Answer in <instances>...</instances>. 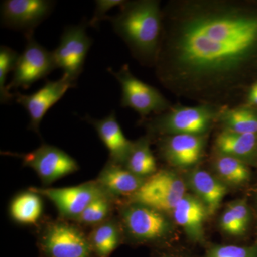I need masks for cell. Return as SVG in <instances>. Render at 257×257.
I'll use <instances>...</instances> for the list:
<instances>
[{
    "instance_id": "1",
    "label": "cell",
    "mask_w": 257,
    "mask_h": 257,
    "mask_svg": "<svg viewBox=\"0 0 257 257\" xmlns=\"http://www.w3.org/2000/svg\"><path fill=\"white\" fill-rule=\"evenodd\" d=\"M167 14L155 65L162 84L189 94L234 89L257 62V8L193 2Z\"/></svg>"
},
{
    "instance_id": "2",
    "label": "cell",
    "mask_w": 257,
    "mask_h": 257,
    "mask_svg": "<svg viewBox=\"0 0 257 257\" xmlns=\"http://www.w3.org/2000/svg\"><path fill=\"white\" fill-rule=\"evenodd\" d=\"M106 20L137 60L146 65H155L163 29L160 2L124 1L119 13Z\"/></svg>"
},
{
    "instance_id": "3",
    "label": "cell",
    "mask_w": 257,
    "mask_h": 257,
    "mask_svg": "<svg viewBox=\"0 0 257 257\" xmlns=\"http://www.w3.org/2000/svg\"><path fill=\"white\" fill-rule=\"evenodd\" d=\"M37 243L47 257H92L88 235L74 221L47 219L37 230Z\"/></svg>"
},
{
    "instance_id": "4",
    "label": "cell",
    "mask_w": 257,
    "mask_h": 257,
    "mask_svg": "<svg viewBox=\"0 0 257 257\" xmlns=\"http://www.w3.org/2000/svg\"><path fill=\"white\" fill-rule=\"evenodd\" d=\"M117 219L123 234L139 242H151L165 238L170 224L164 213L139 203L117 201Z\"/></svg>"
},
{
    "instance_id": "5",
    "label": "cell",
    "mask_w": 257,
    "mask_h": 257,
    "mask_svg": "<svg viewBox=\"0 0 257 257\" xmlns=\"http://www.w3.org/2000/svg\"><path fill=\"white\" fill-rule=\"evenodd\" d=\"M185 194L186 185L179 176L171 171L159 170L145 179L127 202L144 204L165 214L172 212Z\"/></svg>"
},
{
    "instance_id": "6",
    "label": "cell",
    "mask_w": 257,
    "mask_h": 257,
    "mask_svg": "<svg viewBox=\"0 0 257 257\" xmlns=\"http://www.w3.org/2000/svg\"><path fill=\"white\" fill-rule=\"evenodd\" d=\"M216 116V109L209 104L177 106L150 119L148 125L150 130L162 134L204 135Z\"/></svg>"
},
{
    "instance_id": "7",
    "label": "cell",
    "mask_w": 257,
    "mask_h": 257,
    "mask_svg": "<svg viewBox=\"0 0 257 257\" xmlns=\"http://www.w3.org/2000/svg\"><path fill=\"white\" fill-rule=\"evenodd\" d=\"M117 79L121 88V106L136 111L143 117L152 113L162 112L170 107V103L162 93L147 83L137 78L124 64L118 72L108 69Z\"/></svg>"
},
{
    "instance_id": "8",
    "label": "cell",
    "mask_w": 257,
    "mask_h": 257,
    "mask_svg": "<svg viewBox=\"0 0 257 257\" xmlns=\"http://www.w3.org/2000/svg\"><path fill=\"white\" fill-rule=\"evenodd\" d=\"M87 27L85 19L78 25L66 27L58 47L52 51L57 68L62 69L63 74L75 82L82 73L86 57L92 45V38L86 32Z\"/></svg>"
},
{
    "instance_id": "9",
    "label": "cell",
    "mask_w": 257,
    "mask_h": 257,
    "mask_svg": "<svg viewBox=\"0 0 257 257\" xmlns=\"http://www.w3.org/2000/svg\"><path fill=\"white\" fill-rule=\"evenodd\" d=\"M26 45L19 57L8 90L15 88L28 89L34 83L47 77L56 66L53 53L35 40L34 35L25 36Z\"/></svg>"
},
{
    "instance_id": "10",
    "label": "cell",
    "mask_w": 257,
    "mask_h": 257,
    "mask_svg": "<svg viewBox=\"0 0 257 257\" xmlns=\"http://www.w3.org/2000/svg\"><path fill=\"white\" fill-rule=\"evenodd\" d=\"M53 203L60 218L75 221L96 198L107 194L96 181L64 188H30Z\"/></svg>"
},
{
    "instance_id": "11",
    "label": "cell",
    "mask_w": 257,
    "mask_h": 257,
    "mask_svg": "<svg viewBox=\"0 0 257 257\" xmlns=\"http://www.w3.org/2000/svg\"><path fill=\"white\" fill-rule=\"evenodd\" d=\"M23 165L36 172L45 185H50L62 177L79 170L77 161L58 147L43 144L28 154L18 155Z\"/></svg>"
},
{
    "instance_id": "12",
    "label": "cell",
    "mask_w": 257,
    "mask_h": 257,
    "mask_svg": "<svg viewBox=\"0 0 257 257\" xmlns=\"http://www.w3.org/2000/svg\"><path fill=\"white\" fill-rule=\"evenodd\" d=\"M55 4L51 0H5L1 4L2 27L23 32L25 36L34 35L52 14Z\"/></svg>"
},
{
    "instance_id": "13",
    "label": "cell",
    "mask_w": 257,
    "mask_h": 257,
    "mask_svg": "<svg viewBox=\"0 0 257 257\" xmlns=\"http://www.w3.org/2000/svg\"><path fill=\"white\" fill-rule=\"evenodd\" d=\"M76 86L77 82L63 74L57 80H47L43 87L29 95L15 93V100L25 108L30 116L29 130L40 136V124L47 111L62 99L68 89Z\"/></svg>"
},
{
    "instance_id": "14",
    "label": "cell",
    "mask_w": 257,
    "mask_h": 257,
    "mask_svg": "<svg viewBox=\"0 0 257 257\" xmlns=\"http://www.w3.org/2000/svg\"><path fill=\"white\" fill-rule=\"evenodd\" d=\"M84 119L96 130L109 152V160L124 165L133 150L134 143L124 136L114 111L103 119H94L87 114Z\"/></svg>"
},
{
    "instance_id": "15",
    "label": "cell",
    "mask_w": 257,
    "mask_h": 257,
    "mask_svg": "<svg viewBox=\"0 0 257 257\" xmlns=\"http://www.w3.org/2000/svg\"><path fill=\"white\" fill-rule=\"evenodd\" d=\"M204 145V135H171L161 144V151L171 165L189 167L202 158Z\"/></svg>"
},
{
    "instance_id": "16",
    "label": "cell",
    "mask_w": 257,
    "mask_h": 257,
    "mask_svg": "<svg viewBox=\"0 0 257 257\" xmlns=\"http://www.w3.org/2000/svg\"><path fill=\"white\" fill-rule=\"evenodd\" d=\"M145 180L134 175L124 165L109 160L96 181L108 194L117 200L118 197L133 196Z\"/></svg>"
},
{
    "instance_id": "17",
    "label": "cell",
    "mask_w": 257,
    "mask_h": 257,
    "mask_svg": "<svg viewBox=\"0 0 257 257\" xmlns=\"http://www.w3.org/2000/svg\"><path fill=\"white\" fill-rule=\"evenodd\" d=\"M172 214L177 224L192 241L200 242L204 240V223L209 214L200 199L186 194Z\"/></svg>"
},
{
    "instance_id": "18",
    "label": "cell",
    "mask_w": 257,
    "mask_h": 257,
    "mask_svg": "<svg viewBox=\"0 0 257 257\" xmlns=\"http://www.w3.org/2000/svg\"><path fill=\"white\" fill-rule=\"evenodd\" d=\"M219 155L242 161L248 166H257V135L241 134L224 130L216 139Z\"/></svg>"
},
{
    "instance_id": "19",
    "label": "cell",
    "mask_w": 257,
    "mask_h": 257,
    "mask_svg": "<svg viewBox=\"0 0 257 257\" xmlns=\"http://www.w3.org/2000/svg\"><path fill=\"white\" fill-rule=\"evenodd\" d=\"M188 181L196 197L207 208L209 216L214 215L227 193L226 184L207 171L202 170L192 171L189 175Z\"/></svg>"
},
{
    "instance_id": "20",
    "label": "cell",
    "mask_w": 257,
    "mask_h": 257,
    "mask_svg": "<svg viewBox=\"0 0 257 257\" xmlns=\"http://www.w3.org/2000/svg\"><path fill=\"white\" fill-rule=\"evenodd\" d=\"M123 232L117 218L111 216L92 227L88 234L93 252L98 257H109L119 246Z\"/></svg>"
},
{
    "instance_id": "21",
    "label": "cell",
    "mask_w": 257,
    "mask_h": 257,
    "mask_svg": "<svg viewBox=\"0 0 257 257\" xmlns=\"http://www.w3.org/2000/svg\"><path fill=\"white\" fill-rule=\"evenodd\" d=\"M42 196L29 189L15 196L10 205L12 219L21 224H35L43 211Z\"/></svg>"
},
{
    "instance_id": "22",
    "label": "cell",
    "mask_w": 257,
    "mask_h": 257,
    "mask_svg": "<svg viewBox=\"0 0 257 257\" xmlns=\"http://www.w3.org/2000/svg\"><path fill=\"white\" fill-rule=\"evenodd\" d=\"M252 220V212L245 199L230 203L220 219V227L226 234L240 236L246 234Z\"/></svg>"
},
{
    "instance_id": "23",
    "label": "cell",
    "mask_w": 257,
    "mask_h": 257,
    "mask_svg": "<svg viewBox=\"0 0 257 257\" xmlns=\"http://www.w3.org/2000/svg\"><path fill=\"white\" fill-rule=\"evenodd\" d=\"M134 175L147 179L157 172V162L150 147V140L140 139L134 146L124 165Z\"/></svg>"
},
{
    "instance_id": "24",
    "label": "cell",
    "mask_w": 257,
    "mask_h": 257,
    "mask_svg": "<svg viewBox=\"0 0 257 257\" xmlns=\"http://www.w3.org/2000/svg\"><path fill=\"white\" fill-rule=\"evenodd\" d=\"M214 169L219 179L225 184L239 187L251 181L249 166L234 157L219 155L214 162Z\"/></svg>"
},
{
    "instance_id": "25",
    "label": "cell",
    "mask_w": 257,
    "mask_h": 257,
    "mask_svg": "<svg viewBox=\"0 0 257 257\" xmlns=\"http://www.w3.org/2000/svg\"><path fill=\"white\" fill-rule=\"evenodd\" d=\"M225 130L241 134L257 135V111L250 107L226 109L221 114Z\"/></svg>"
},
{
    "instance_id": "26",
    "label": "cell",
    "mask_w": 257,
    "mask_h": 257,
    "mask_svg": "<svg viewBox=\"0 0 257 257\" xmlns=\"http://www.w3.org/2000/svg\"><path fill=\"white\" fill-rule=\"evenodd\" d=\"M117 200L109 194H105L96 198L74 221L80 226L94 227L113 216V211Z\"/></svg>"
},
{
    "instance_id": "27",
    "label": "cell",
    "mask_w": 257,
    "mask_h": 257,
    "mask_svg": "<svg viewBox=\"0 0 257 257\" xmlns=\"http://www.w3.org/2000/svg\"><path fill=\"white\" fill-rule=\"evenodd\" d=\"M20 55L9 47H0V101L2 104H8L14 98V94L8 90L7 78L10 72H13L18 63Z\"/></svg>"
},
{
    "instance_id": "28",
    "label": "cell",
    "mask_w": 257,
    "mask_h": 257,
    "mask_svg": "<svg viewBox=\"0 0 257 257\" xmlns=\"http://www.w3.org/2000/svg\"><path fill=\"white\" fill-rule=\"evenodd\" d=\"M204 257H257V241L251 246H214L208 250Z\"/></svg>"
},
{
    "instance_id": "29",
    "label": "cell",
    "mask_w": 257,
    "mask_h": 257,
    "mask_svg": "<svg viewBox=\"0 0 257 257\" xmlns=\"http://www.w3.org/2000/svg\"><path fill=\"white\" fill-rule=\"evenodd\" d=\"M124 1L122 0H96L95 9L92 18L88 21L89 27L96 28L103 20L108 18V12L114 7L121 6Z\"/></svg>"
},
{
    "instance_id": "30",
    "label": "cell",
    "mask_w": 257,
    "mask_h": 257,
    "mask_svg": "<svg viewBox=\"0 0 257 257\" xmlns=\"http://www.w3.org/2000/svg\"><path fill=\"white\" fill-rule=\"evenodd\" d=\"M247 100L250 105L257 106V82L251 86L248 92Z\"/></svg>"
},
{
    "instance_id": "31",
    "label": "cell",
    "mask_w": 257,
    "mask_h": 257,
    "mask_svg": "<svg viewBox=\"0 0 257 257\" xmlns=\"http://www.w3.org/2000/svg\"><path fill=\"white\" fill-rule=\"evenodd\" d=\"M161 257H184L182 256H178V255L175 254H164Z\"/></svg>"
},
{
    "instance_id": "32",
    "label": "cell",
    "mask_w": 257,
    "mask_h": 257,
    "mask_svg": "<svg viewBox=\"0 0 257 257\" xmlns=\"http://www.w3.org/2000/svg\"><path fill=\"white\" fill-rule=\"evenodd\" d=\"M256 220H257V197H256ZM256 241H257V230H256Z\"/></svg>"
}]
</instances>
